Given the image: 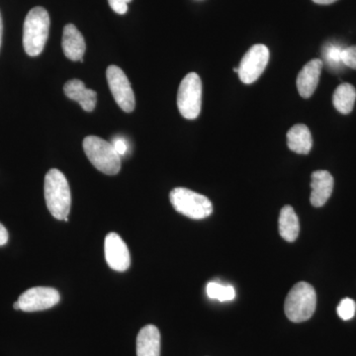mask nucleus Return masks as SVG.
<instances>
[{"instance_id": "obj_1", "label": "nucleus", "mask_w": 356, "mask_h": 356, "mask_svg": "<svg viewBox=\"0 0 356 356\" xmlns=\"http://www.w3.org/2000/svg\"><path fill=\"white\" fill-rule=\"evenodd\" d=\"M44 200L51 216L58 220H69L72 194L64 173L56 168L44 177Z\"/></svg>"}, {"instance_id": "obj_2", "label": "nucleus", "mask_w": 356, "mask_h": 356, "mask_svg": "<svg viewBox=\"0 0 356 356\" xmlns=\"http://www.w3.org/2000/svg\"><path fill=\"white\" fill-rule=\"evenodd\" d=\"M50 24V16L44 7H34L28 13L23 26V47L30 57H37L44 51Z\"/></svg>"}, {"instance_id": "obj_3", "label": "nucleus", "mask_w": 356, "mask_h": 356, "mask_svg": "<svg viewBox=\"0 0 356 356\" xmlns=\"http://www.w3.org/2000/svg\"><path fill=\"white\" fill-rule=\"evenodd\" d=\"M317 306V294L311 284L298 282L288 293L284 312L293 323H302L312 318Z\"/></svg>"}, {"instance_id": "obj_4", "label": "nucleus", "mask_w": 356, "mask_h": 356, "mask_svg": "<svg viewBox=\"0 0 356 356\" xmlns=\"http://www.w3.org/2000/svg\"><path fill=\"white\" fill-rule=\"evenodd\" d=\"M83 149L89 161L99 172L107 175H115L120 172L121 156L115 151L111 143L96 136H88L83 140Z\"/></svg>"}, {"instance_id": "obj_5", "label": "nucleus", "mask_w": 356, "mask_h": 356, "mask_svg": "<svg viewBox=\"0 0 356 356\" xmlns=\"http://www.w3.org/2000/svg\"><path fill=\"white\" fill-rule=\"evenodd\" d=\"M170 202L175 210L193 220H202L213 212L212 202L201 194L191 189L177 187L170 194Z\"/></svg>"}, {"instance_id": "obj_6", "label": "nucleus", "mask_w": 356, "mask_h": 356, "mask_svg": "<svg viewBox=\"0 0 356 356\" xmlns=\"http://www.w3.org/2000/svg\"><path fill=\"white\" fill-rule=\"evenodd\" d=\"M202 105V81L195 72L182 79L178 88L177 107L180 114L188 120L197 118Z\"/></svg>"}, {"instance_id": "obj_7", "label": "nucleus", "mask_w": 356, "mask_h": 356, "mask_svg": "<svg viewBox=\"0 0 356 356\" xmlns=\"http://www.w3.org/2000/svg\"><path fill=\"white\" fill-rule=\"evenodd\" d=\"M106 77L117 105L127 113L133 112L136 106L135 95L125 72L117 65H110L106 70Z\"/></svg>"}, {"instance_id": "obj_8", "label": "nucleus", "mask_w": 356, "mask_h": 356, "mask_svg": "<svg viewBox=\"0 0 356 356\" xmlns=\"http://www.w3.org/2000/svg\"><path fill=\"white\" fill-rule=\"evenodd\" d=\"M269 60V50L264 44H254L241 60L238 76L243 83H254L264 74Z\"/></svg>"}, {"instance_id": "obj_9", "label": "nucleus", "mask_w": 356, "mask_h": 356, "mask_svg": "<svg viewBox=\"0 0 356 356\" xmlns=\"http://www.w3.org/2000/svg\"><path fill=\"white\" fill-rule=\"evenodd\" d=\"M60 300V293L54 288L34 287L22 293L18 303L21 311L38 312L57 305Z\"/></svg>"}, {"instance_id": "obj_10", "label": "nucleus", "mask_w": 356, "mask_h": 356, "mask_svg": "<svg viewBox=\"0 0 356 356\" xmlns=\"http://www.w3.org/2000/svg\"><path fill=\"white\" fill-rule=\"evenodd\" d=\"M105 259L107 264L115 271L123 273L127 270L131 264L130 252L127 245L116 233H110L105 238Z\"/></svg>"}, {"instance_id": "obj_11", "label": "nucleus", "mask_w": 356, "mask_h": 356, "mask_svg": "<svg viewBox=\"0 0 356 356\" xmlns=\"http://www.w3.org/2000/svg\"><path fill=\"white\" fill-rule=\"evenodd\" d=\"M323 67L324 64L321 58H314L300 70L297 77V88L302 97L310 98L314 95L320 81Z\"/></svg>"}, {"instance_id": "obj_12", "label": "nucleus", "mask_w": 356, "mask_h": 356, "mask_svg": "<svg viewBox=\"0 0 356 356\" xmlns=\"http://www.w3.org/2000/svg\"><path fill=\"white\" fill-rule=\"evenodd\" d=\"M334 177L327 170H317L312 175L310 201L314 207H322L334 191Z\"/></svg>"}, {"instance_id": "obj_13", "label": "nucleus", "mask_w": 356, "mask_h": 356, "mask_svg": "<svg viewBox=\"0 0 356 356\" xmlns=\"http://www.w3.org/2000/svg\"><path fill=\"white\" fill-rule=\"evenodd\" d=\"M63 51L65 56L72 62H83L86 50V41L83 34L74 24H67L64 28L62 40Z\"/></svg>"}, {"instance_id": "obj_14", "label": "nucleus", "mask_w": 356, "mask_h": 356, "mask_svg": "<svg viewBox=\"0 0 356 356\" xmlns=\"http://www.w3.org/2000/svg\"><path fill=\"white\" fill-rule=\"evenodd\" d=\"M65 95L70 99L74 100L86 112H92L97 102V93L86 88V84L79 79H72L64 86Z\"/></svg>"}, {"instance_id": "obj_15", "label": "nucleus", "mask_w": 356, "mask_h": 356, "mask_svg": "<svg viewBox=\"0 0 356 356\" xmlns=\"http://www.w3.org/2000/svg\"><path fill=\"white\" fill-rule=\"evenodd\" d=\"M161 355V334L158 327L147 325L137 337V356Z\"/></svg>"}, {"instance_id": "obj_16", "label": "nucleus", "mask_w": 356, "mask_h": 356, "mask_svg": "<svg viewBox=\"0 0 356 356\" xmlns=\"http://www.w3.org/2000/svg\"><path fill=\"white\" fill-rule=\"evenodd\" d=\"M288 147L294 153L308 154L313 147V138L309 128L304 124L293 126L287 133Z\"/></svg>"}, {"instance_id": "obj_17", "label": "nucleus", "mask_w": 356, "mask_h": 356, "mask_svg": "<svg viewBox=\"0 0 356 356\" xmlns=\"http://www.w3.org/2000/svg\"><path fill=\"white\" fill-rule=\"evenodd\" d=\"M278 225L283 240L288 243L296 241L300 232L299 219L291 206L286 205L281 209Z\"/></svg>"}, {"instance_id": "obj_18", "label": "nucleus", "mask_w": 356, "mask_h": 356, "mask_svg": "<svg viewBox=\"0 0 356 356\" xmlns=\"http://www.w3.org/2000/svg\"><path fill=\"white\" fill-rule=\"evenodd\" d=\"M356 89L350 83H341L337 86L332 96L334 108L341 114H350L355 107Z\"/></svg>"}, {"instance_id": "obj_19", "label": "nucleus", "mask_w": 356, "mask_h": 356, "mask_svg": "<svg viewBox=\"0 0 356 356\" xmlns=\"http://www.w3.org/2000/svg\"><path fill=\"white\" fill-rule=\"evenodd\" d=\"M344 48L341 44L337 43H327L324 44L322 50L323 64L327 65L332 72H339L346 67L343 60Z\"/></svg>"}, {"instance_id": "obj_20", "label": "nucleus", "mask_w": 356, "mask_h": 356, "mask_svg": "<svg viewBox=\"0 0 356 356\" xmlns=\"http://www.w3.org/2000/svg\"><path fill=\"white\" fill-rule=\"evenodd\" d=\"M206 293L210 299L219 300L220 302L232 301L235 299V288L231 285H222L221 283L209 282L206 286Z\"/></svg>"}, {"instance_id": "obj_21", "label": "nucleus", "mask_w": 356, "mask_h": 356, "mask_svg": "<svg viewBox=\"0 0 356 356\" xmlns=\"http://www.w3.org/2000/svg\"><path fill=\"white\" fill-rule=\"evenodd\" d=\"M337 315L343 321H348L355 317L356 304L353 299L344 298L341 300L339 305L337 306Z\"/></svg>"}, {"instance_id": "obj_22", "label": "nucleus", "mask_w": 356, "mask_h": 356, "mask_svg": "<svg viewBox=\"0 0 356 356\" xmlns=\"http://www.w3.org/2000/svg\"><path fill=\"white\" fill-rule=\"evenodd\" d=\"M343 60L346 67L356 70V46L346 47V48H344Z\"/></svg>"}, {"instance_id": "obj_23", "label": "nucleus", "mask_w": 356, "mask_h": 356, "mask_svg": "<svg viewBox=\"0 0 356 356\" xmlns=\"http://www.w3.org/2000/svg\"><path fill=\"white\" fill-rule=\"evenodd\" d=\"M132 0H108L110 7L114 13L121 14H125L128 11V3Z\"/></svg>"}, {"instance_id": "obj_24", "label": "nucleus", "mask_w": 356, "mask_h": 356, "mask_svg": "<svg viewBox=\"0 0 356 356\" xmlns=\"http://www.w3.org/2000/svg\"><path fill=\"white\" fill-rule=\"evenodd\" d=\"M111 144L113 145L115 151L117 152L119 156H125L127 154L129 147L125 139H122L120 137L115 138L113 143H111Z\"/></svg>"}, {"instance_id": "obj_25", "label": "nucleus", "mask_w": 356, "mask_h": 356, "mask_svg": "<svg viewBox=\"0 0 356 356\" xmlns=\"http://www.w3.org/2000/svg\"><path fill=\"white\" fill-rule=\"evenodd\" d=\"M8 242V232L6 227L0 222V245H4Z\"/></svg>"}, {"instance_id": "obj_26", "label": "nucleus", "mask_w": 356, "mask_h": 356, "mask_svg": "<svg viewBox=\"0 0 356 356\" xmlns=\"http://www.w3.org/2000/svg\"><path fill=\"white\" fill-rule=\"evenodd\" d=\"M313 1L317 4H322V6H329V4L334 3L337 0H313Z\"/></svg>"}, {"instance_id": "obj_27", "label": "nucleus", "mask_w": 356, "mask_h": 356, "mask_svg": "<svg viewBox=\"0 0 356 356\" xmlns=\"http://www.w3.org/2000/svg\"><path fill=\"white\" fill-rule=\"evenodd\" d=\"M2 34H3V22H2L1 13H0V48L2 44Z\"/></svg>"}, {"instance_id": "obj_28", "label": "nucleus", "mask_w": 356, "mask_h": 356, "mask_svg": "<svg viewBox=\"0 0 356 356\" xmlns=\"http://www.w3.org/2000/svg\"><path fill=\"white\" fill-rule=\"evenodd\" d=\"M13 307L15 310H20V306L19 303H18V301H16L15 303H14Z\"/></svg>"}]
</instances>
